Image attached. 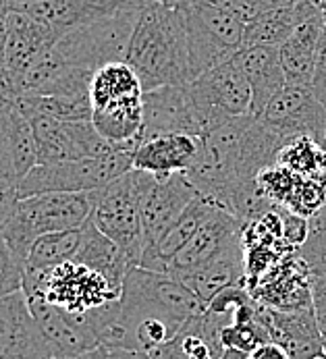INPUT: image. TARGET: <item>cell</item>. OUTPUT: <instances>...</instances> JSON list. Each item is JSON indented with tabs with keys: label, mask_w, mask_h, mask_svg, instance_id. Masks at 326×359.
Segmentation results:
<instances>
[{
	"label": "cell",
	"mask_w": 326,
	"mask_h": 359,
	"mask_svg": "<svg viewBox=\"0 0 326 359\" xmlns=\"http://www.w3.org/2000/svg\"><path fill=\"white\" fill-rule=\"evenodd\" d=\"M285 140L274 133L271 127L254 116L250 123L241 148H239V158H237V179L239 181H250L258 179L260 172L278 164V152L283 148Z\"/></svg>",
	"instance_id": "25"
},
{
	"label": "cell",
	"mask_w": 326,
	"mask_h": 359,
	"mask_svg": "<svg viewBox=\"0 0 326 359\" xmlns=\"http://www.w3.org/2000/svg\"><path fill=\"white\" fill-rule=\"evenodd\" d=\"M183 17L189 81L243 50L245 23L210 0H168Z\"/></svg>",
	"instance_id": "4"
},
{
	"label": "cell",
	"mask_w": 326,
	"mask_h": 359,
	"mask_svg": "<svg viewBox=\"0 0 326 359\" xmlns=\"http://www.w3.org/2000/svg\"><path fill=\"white\" fill-rule=\"evenodd\" d=\"M23 291V262L0 239V299Z\"/></svg>",
	"instance_id": "31"
},
{
	"label": "cell",
	"mask_w": 326,
	"mask_h": 359,
	"mask_svg": "<svg viewBox=\"0 0 326 359\" xmlns=\"http://www.w3.org/2000/svg\"><path fill=\"white\" fill-rule=\"evenodd\" d=\"M107 359H152L148 351H140V349H109V358Z\"/></svg>",
	"instance_id": "39"
},
{
	"label": "cell",
	"mask_w": 326,
	"mask_h": 359,
	"mask_svg": "<svg viewBox=\"0 0 326 359\" xmlns=\"http://www.w3.org/2000/svg\"><path fill=\"white\" fill-rule=\"evenodd\" d=\"M0 359H50L23 291L0 299Z\"/></svg>",
	"instance_id": "17"
},
{
	"label": "cell",
	"mask_w": 326,
	"mask_h": 359,
	"mask_svg": "<svg viewBox=\"0 0 326 359\" xmlns=\"http://www.w3.org/2000/svg\"><path fill=\"white\" fill-rule=\"evenodd\" d=\"M81 243V229L42 235L34 241L23 270H53L56 266L75 259Z\"/></svg>",
	"instance_id": "29"
},
{
	"label": "cell",
	"mask_w": 326,
	"mask_h": 359,
	"mask_svg": "<svg viewBox=\"0 0 326 359\" xmlns=\"http://www.w3.org/2000/svg\"><path fill=\"white\" fill-rule=\"evenodd\" d=\"M133 168V152L114 148L107 154L36 164L19 181V198L38 194H83L107 187Z\"/></svg>",
	"instance_id": "8"
},
{
	"label": "cell",
	"mask_w": 326,
	"mask_h": 359,
	"mask_svg": "<svg viewBox=\"0 0 326 359\" xmlns=\"http://www.w3.org/2000/svg\"><path fill=\"white\" fill-rule=\"evenodd\" d=\"M198 196V189L191 185L185 172H175L166 177L154 175V179L150 181L142 196L146 250H152L161 243V239L175 226V222Z\"/></svg>",
	"instance_id": "12"
},
{
	"label": "cell",
	"mask_w": 326,
	"mask_h": 359,
	"mask_svg": "<svg viewBox=\"0 0 326 359\" xmlns=\"http://www.w3.org/2000/svg\"><path fill=\"white\" fill-rule=\"evenodd\" d=\"M202 150V137L187 133H166L144 140L135 154L133 168L166 177L175 172H185L191 168Z\"/></svg>",
	"instance_id": "21"
},
{
	"label": "cell",
	"mask_w": 326,
	"mask_h": 359,
	"mask_svg": "<svg viewBox=\"0 0 326 359\" xmlns=\"http://www.w3.org/2000/svg\"><path fill=\"white\" fill-rule=\"evenodd\" d=\"M310 229L312 231H326V205L316 216L310 218Z\"/></svg>",
	"instance_id": "41"
},
{
	"label": "cell",
	"mask_w": 326,
	"mask_h": 359,
	"mask_svg": "<svg viewBox=\"0 0 326 359\" xmlns=\"http://www.w3.org/2000/svg\"><path fill=\"white\" fill-rule=\"evenodd\" d=\"M312 306L322 332H326V272H312Z\"/></svg>",
	"instance_id": "35"
},
{
	"label": "cell",
	"mask_w": 326,
	"mask_h": 359,
	"mask_svg": "<svg viewBox=\"0 0 326 359\" xmlns=\"http://www.w3.org/2000/svg\"><path fill=\"white\" fill-rule=\"evenodd\" d=\"M297 25V15L295 6H278L264 13L256 21L245 25V36H243V48L252 46H271L280 48L295 32Z\"/></svg>",
	"instance_id": "28"
},
{
	"label": "cell",
	"mask_w": 326,
	"mask_h": 359,
	"mask_svg": "<svg viewBox=\"0 0 326 359\" xmlns=\"http://www.w3.org/2000/svg\"><path fill=\"white\" fill-rule=\"evenodd\" d=\"M235 60L243 69L252 88V114L262 116L269 102L287 86L280 52L271 46H252L237 52Z\"/></svg>",
	"instance_id": "22"
},
{
	"label": "cell",
	"mask_w": 326,
	"mask_h": 359,
	"mask_svg": "<svg viewBox=\"0 0 326 359\" xmlns=\"http://www.w3.org/2000/svg\"><path fill=\"white\" fill-rule=\"evenodd\" d=\"M94 210V191L83 194H38L19 198L13 208L0 239L23 264L42 235L81 229Z\"/></svg>",
	"instance_id": "3"
},
{
	"label": "cell",
	"mask_w": 326,
	"mask_h": 359,
	"mask_svg": "<svg viewBox=\"0 0 326 359\" xmlns=\"http://www.w3.org/2000/svg\"><path fill=\"white\" fill-rule=\"evenodd\" d=\"M109 358V349L107 347H98V349H92L88 353H81V355H73V358H55V359H107Z\"/></svg>",
	"instance_id": "40"
},
{
	"label": "cell",
	"mask_w": 326,
	"mask_h": 359,
	"mask_svg": "<svg viewBox=\"0 0 326 359\" xmlns=\"http://www.w3.org/2000/svg\"><path fill=\"white\" fill-rule=\"evenodd\" d=\"M125 62L142 79L144 92L189 83L187 34L179 8L170 2L148 0L129 42Z\"/></svg>",
	"instance_id": "2"
},
{
	"label": "cell",
	"mask_w": 326,
	"mask_h": 359,
	"mask_svg": "<svg viewBox=\"0 0 326 359\" xmlns=\"http://www.w3.org/2000/svg\"><path fill=\"white\" fill-rule=\"evenodd\" d=\"M322 337H325V351H326V332H322Z\"/></svg>",
	"instance_id": "46"
},
{
	"label": "cell",
	"mask_w": 326,
	"mask_h": 359,
	"mask_svg": "<svg viewBox=\"0 0 326 359\" xmlns=\"http://www.w3.org/2000/svg\"><path fill=\"white\" fill-rule=\"evenodd\" d=\"M11 2H13V0H0V4H6V6H11Z\"/></svg>",
	"instance_id": "45"
},
{
	"label": "cell",
	"mask_w": 326,
	"mask_h": 359,
	"mask_svg": "<svg viewBox=\"0 0 326 359\" xmlns=\"http://www.w3.org/2000/svg\"><path fill=\"white\" fill-rule=\"evenodd\" d=\"M278 164L306 177L326 175V148L312 137L285 140L278 152Z\"/></svg>",
	"instance_id": "30"
},
{
	"label": "cell",
	"mask_w": 326,
	"mask_h": 359,
	"mask_svg": "<svg viewBox=\"0 0 326 359\" xmlns=\"http://www.w3.org/2000/svg\"><path fill=\"white\" fill-rule=\"evenodd\" d=\"M181 283L187 285L204 306H208L220 291H224L229 287L247 285L243 241L239 239L229 250H224L220 256L215 257L210 264H206L204 268L181 278Z\"/></svg>",
	"instance_id": "23"
},
{
	"label": "cell",
	"mask_w": 326,
	"mask_h": 359,
	"mask_svg": "<svg viewBox=\"0 0 326 359\" xmlns=\"http://www.w3.org/2000/svg\"><path fill=\"white\" fill-rule=\"evenodd\" d=\"M4 140L8 154L13 158L17 179L21 181L38 164V144L29 118L23 116L15 104L4 116Z\"/></svg>",
	"instance_id": "27"
},
{
	"label": "cell",
	"mask_w": 326,
	"mask_h": 359,
	"mask_svg": "<svg viewBox=\"0 0 326 359\" xmlns=\"http://www.w3.org/2000/svg\"><path fill=\"white\" fill-rule=\"evenodd\" d=\"M156 2H168V0H156Z\"/></svg>",
	"instance_id": "47"
},
{
	"label": "cell",
	"mask_w": 326,
	"mask_h": 359,
	"mask_svg": "<svg viewBox=\"0 0 326 359\" xmlns=\"http://www.w3.org/2000/svg\"><path fill=\"white\" fill-rule=\"evenodd\" d=\"M152 179V172L131 168L107 187L94 191V224L127 254L133 266H140L146 250L142 196Z\"/></svg>",
	"instance_id": "6"
},
{
	"label": "cell",
	"mask_w": 326,
	"mask_h": 359,
	"mask_svg": "<svg viewBox=\"0 0 326 359\" xmlns=\"http://www.w3.org/2000/svg\"><path fill=\"white\" fill-rule=\"evenodd\" d=\"M27 306L50 359L73 358L102 347L86 316H73L44 299L27 302Z\"/></svg>",
	"instance_id": "15"
},
{
	"label": "cell",
	"mask_w": 326,
	"mask_h": 359,
	"mask_svg": "<svg viewBox=\"0 0 326 359\" xmlns=\"http://www.w3.org/2000/svg\"><path fill=\"white\" fill-rule=\"evenodd\" d=\"M278 212H280V218H283V237H285V241L291 248L299 250L310 237V218L299 216L295 212H289L285 208H278Z\"/></svg>",
	"instance_id": "33"
},
{
	"label": "cell",
	"mask_w": 326,
	"mask_h": 359,
	"mask_svg": "<svg viewBox=\"0 0 326 359\" xmlns=\"http://www.w3.org/2000/svg\"><path fill=\"white\" fill-rule=\"evenodd\" d=\"M17 200H19V183L0 181V231L4 229Z\"/></svg>",
	"instance_id": "36"
},
{
	"label": "cell",
	"mask_w": 326,
	"mask_h": 359,
	"mask_svg": "<svg viewBox=\"0 0 326 359\" xmlns=\"http://www.w3.org/2000/svg\"><path fill=\"white\" fill-rule=\"evenodd\" d=\"M243 235V222L229 210L217 208V212L200 226V231L166 262L164 274L181 280L187 274L204 268L218 257Z\"/></svg>",
	"instance_id": "13"
},
{
	"label": "cell",
	"mask_w": 326,
	"mask_h": 359,
	"mask_svg": "<svg viewBox=\"0 0 326 359\" xmlns=\"http://www.w3.org/2000/svg\"><path fill=\"white\" fill-rule=\"evenodd\" d=\"M243 359H291L289 353L274 341L262 343L260 347H256L254 351H250Z\"/></svg>",
	"instance_id": "38"
},
{
	"label": "cell",
	"mask_w": 326,
	"mask_h": 359,
	"mask_svg": "<svg viewBox=\"0 0 326 359\" xmlns=\"http://www.w3.org/2000/svg\"><path fill=\"white\" fill-rule=\"evenodd\" d=\"M258 118H262L283 140L312 137L325 146L326 104L316 98L312 88L287 83Z\"/></svg>",
	"instance_id": "10"
},
{
	"label": "cell",
	"mask_w": 326,
	"mask_h": 359,
	"mask_svg": "<svg viewBox=\"0 0 326 359\" xmlns=\"http://www.w3.org/2000/svg\"><path fill=\"white\" fill-rule=\"evenodd\" d=\"M198 295L181 280L133 266L121 297L86 316L107 349L152 351L170 341L189 318L204 311Z\"/></svg>",
	"instance_id": "1"
},
{
	"label": "cell",
	"mask_w": 326,
	"mask_h": 359,
	"mask_svg": "<svg viewBox=\"0 0 326 359\" xmlns=\"http://www.w3.org/2000/svg\"><path fill=\"white\" fill-rule=\"evenodd\" d=\"M144 96V86L135 69L125 62H109L94 71L92 83H90V102L92 110L104 108L112 104L127 102Z\"/></svg>",
	"instance_id": "26"
},
{
	"label": "cell",
	"mask_w": 326,
	"mask_h": 359,
	"mask_svg": "<svg viewBox=\"0 0 326 359\" xmlns=\"http://www.w3.org/2000/svg\"><path fill=\"white\" fill-rule=\"evenodd\" d=\"M38 144V164L67 162L107 154L114 150L92 121H56L50 116L29 118Z\"/></svg>",
	"instance_id": "11"
},
{
	"label": "cell",
	"mask_w": 326,
	"mask_h": 359,
	"mask_svg": "<svg viewBox=\"0 0 326 359\" xmlns=\"http://www.w3.org/2000/svg\"><path fill=\"white\" fill-rule=\"evenodd\" d=\"M283 2V6H295L297 2H301V0H280Z\"/></svg>",
	"instance_id": "44"
},
{
	"label": "cell",
	"mask_w": 326,
	"mask_h": 359,
	"mask_svg": "<svg viewBox=\"0 0 326 359\" xmlns=\"http://www.w3.org/2000/svg\"><path fill=\"white\" fill-rule=\"evenodd\" d=\"M299 254L308 262L310 272H326V231L310 229V237L299 248Z\"/></svg>",
	"instance_id": "34"
},
{
	"label": "cell",
	"mask_w": 326,
	"mask_h": 359,
	"mask_svg": "<svg viewBox=\"0 0 326 359\" xmlns=\"http://www.w3.org/2000/svg\"><path fill=\"white\" fill-rule=\"evenodd\" d=\"M185 94L202 137L233 116L252 114V88L235 56L189 81Z\"/></svg>",
	"instance_id": "9"
},
{
	"label": "cell",
	"mask_w": 326,
	"mask_h": 359,
	"mask_svg": "<svg viewBox=\"0 0 326 359\" xmlns=\"http://www.w3.org/2000/svg\"><path fill=\"white\" fill-rule=\"evenodd\" d=\"M146 2L148 0H125L114 15L64 34L50 52L64 67L86 71H96L109 62L125 60Z\"/></svg>",
	"instance_id": "5"
},
{
	"label": "cell",
	"mask_w": 326,
	"mask_h": 359,
	"mask_svg": "<svg viewBox=\"0 0 326 359\" xmlns=\"http://www.w3.org/2000/svg\"><path fill=\"white\" fill-rule=\"evenodd\" d=\"M58 34L46 23L19 13L8 11L6 23V44H4V65L13 75H23L42 56H46L58 42Z\"/></svg>",
	"instance_id": "20"
},
{
	"label": "cell",
	"mask_w": 326,
	"mask_h": 359,
	"mask_svg": "<svg viewBox=\"0 0 326 359\" xmlns=\"http://www.w3.org/2000/svg\"><path fill=\"white\" fill-rule=\"evenodd\" d=\"M247 289L264 308L291 311L312 306V272L299 250L289 252Z\"/></svg>",
	"instance_id": "14"
},
{
	"label": "cell",
	"mask_w": 326,
	"mask_h": 359,
	"mask_svg": "<svg viewBox=\"0 0 326 359\" xmlns=\"http://www.w3.org/2000/svg\"><path fill=\"white\" fill-rule=\"evenodd\" d=\"M23 295L27 302L44 299L73 316H88L121 297L104 276L71 259L53 270H23Z\"/></svg>",
	"instance_id": "7"
},
{
	"label": "cell",
	"mask_w": 326,
	"mask_h": 359,
	"mask_svg": "<svg viewBox=\"0 0 326 359\" xmlns=\"http://www.w3.org/2000/svg\"><path fill=\"white\" fill-rule=\"evenodd\" d=\"M210 2H215L220 8L229 11L233 17H237L245 25L256 21L258 17H262L264 13H269L272 8L283 6L280 0H210Z\"/></svg>",
	"instance_id": "32"
},
{
	"label": "cell",
	"mask_w": 326,
	"mask_h": 359,
	"mask_svg": "<svg viewBox=\"0 0 326 359\" xmlns=\"http://www.w3.org/2000/svg\"><path fill=\"white\" fill-rule=\"evenodd\" d=\"M243 358H245V355H243V353H239V351H226V353H224L220 359H243Z\"/></svg>",
	"instance_id": "43"
},
{
	"label": "cell",
	"mask_w": 326,
	"mask_h": 359,
	"mask_svg": "<svg viewBox=\"0 0 326 359\" xmlns=\"http://www.w3.org/2000/svg\"><path fill=\"white\" fill-rule=\"evenodd\" d=\"M166 133H187V135L202 137V131L196 123V116L187 100L185 88L181 86H163L144 92L142 142Z\"/></svg>",
	"instance_id": "19"
},
{
	"label": "cell",
	"mask_w": 326,
	"mask_h": 359,
	"mask_svg": "<svg viewBox=\"0 0 326 359\" xmlns=\"http://www.w3.org/2000/svg\"><path fill=\"white\" fill-rule=\"evenodd\" d=\"M125 0H13L11 11L25 13L48 27L58 38L64 34L114 15Z\"/></svg>",
	"instance_id": "16"
},
{
	"label": "cell",
	"mask_w": 326,
	"mask_h": 359,
	"mask_svg": "<svg viewBox=\"0 0 326 359\" xmlns=\"http://www.w3.org/2000/svg\"><path fill=\"white\" fill-rule=\"evenodd\" d=\"M312 4L320 11V15H322V25H325V32H322V44H326V0H312Z\"/></svg>",
	"instance_id": "42"
},
{
	"label": "cell",
	"mask_w": 326,
	"mask_h": 359,
	"mask_svg": "<svg viewBox=\"0 0 326 359\" xmlns=\"http://www.w3.org/2000/svg\"><path fill=\"white\" fill-rule=\"evenodd\" d=\"M75 262L104 276L118 291H123V283L133 268L127 254L94 224L92 218L81 226V243L75 254Z\"/></svg>",
	"instance_id": "24"
},
{
	"label": "cell",
	"mask_w": 326,
	"mask_h": 359,
	"mask_svg": "<svg viewBox=\"0 0 326 359\" xmlns=\"http://www.w3.org/2000/svg\"><path fill=\"white\" fill-rule=\"evenodd\" d=\"M325 148H326V142H325Z\"/></svg>",
	"instance_id": "48"
},
{
	"label": "cell",
	"mask_w": 326,
	"mask_h": 359,
	"mask_svg": "<svg viewBox=\"0 0 326 359\" xmlns=\"http://www.w3.org/2000/svg\"><path fill=\"white\" fill-rule=\"evenodd\" d=\"M312 92L316 94V98L320 102L326 104V44H322V42H320V50H318L314 79H312Z\"/></svg>",
	"instance_id": "37"
},
{
	"label": "cell",
	"mask_w": 326,
	"mask_h": 359,
	"mask_svg": "<svg viewBox=\"0 0 326 359\" xmlns=\"http://www.w3.org/2000/svg\"><path fill=\"white\" fill-rule=\"evenodd\" d=\"M271 341L278 343L291 359H325V337L314 306L304 309L266 308Z\"/></svg>",
	"instance_id": "18"
},
{
	"label": "cell",
	"mask_w": 326,
	"mask_h": 359,
	"mask_svg": "<svg viewBox=\"0 0 326 359\" xmlns=\"http://www.w3.org/2000/svg\"><path fill=\"white\" fill-rule=\"evenodd\" d=\"M325 359H326V358H325Z\"/></svg>",
	"instance_id": "49"
}]
</instances>
